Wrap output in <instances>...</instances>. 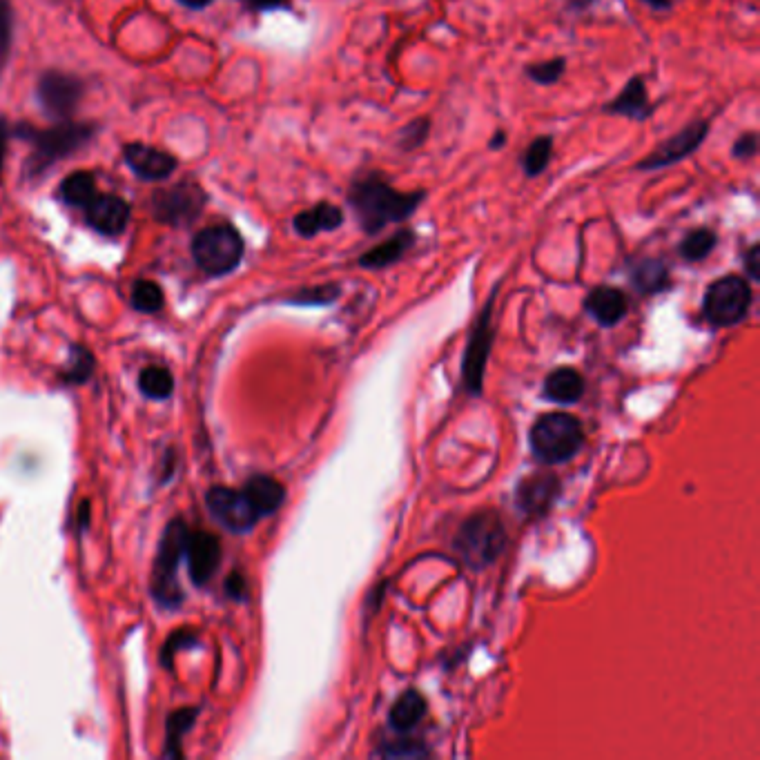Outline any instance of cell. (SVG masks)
<instances>
[{
	"instance_id": "9",
	"label": "cell",
	"mask_w": 760,
	"mask_h": 760,
	"mask_svg": "<svg viewBox=\"0 0 760 760\" xmlns=\"http://www.w3.org/2000/svg\"><path fill=\"white\" fill-rule=\"evenodd\" d=\"M83 81L65 72H45L38 81V101L47 116L67 121L83 99Z\"/></svg>"
},
{
	"instance_id": "20",
	"label": "cell",
	"mask_w": 760,
	"mask_h": 760,
	"mask_svg": "<svg viewBox=\"0 0 760 760\" xmlns=\"http://www.w3.org/2000/svg\"><path fill=\"white\" fill-rule=\"evenodd\" d=\"M243 493L248 495L250 504L255 506V511L259 513V518L263 515L275 513L281 504L286 500V491L277 480H272L268 475H257L243 486Z\"/></svg>"
},
{
	"instance_id": "16",
	"label": "cell",
	"mask_w": 760,
	"mask_h": 760,
	"mask_svg": "<svg viewBox=\"0 0 760 760\" xmlns=\"http://www.w3.org/2000/svg\"><path fill=\"white\" fill-rule=\"evenodd\" d=\"M604 112L613 116H625V119L631 121H647L651 112H654V105L649 101L645 79H642V76H633V79L622 87V92L616 99L607 103Z\"/></svg>"
},
{
	"instance_id": "35",
	"label": "cell",
	"mask_w": 760,
	"mask_h": 760,
	"mask_svg": "<svg viewBox=\"0 0 760 760\" xmlns=\"http://www.w3.org/2000/svg\"><path fill=\"white\" fill-rule=\"evenodd\" d=\"M732 154H734V159H738V161L754 159L756 154H758V134L756 132H743V134H740L738 139L734 141Z\"/></svg>"
},
{
	"instance_id": "32",
	"label": "cell",
	"mask_w": 760,
	"mask_h": 760,
	"mask_svg": "<svg viewBox=\"0 0 760 760\" xmlns=\"http://www.w3.org/2000/svg\"><path fill=\"white\" fill-rule=\"evenodd\" d=\"M197 709H181L177 714H172L168 720V756H181V738L192 727L194 718H197Z\"/></svg>"
},
{
	"instance_id": "27",
	"label": "cell",
	"mask_w": 760,
	"mask_h": 760,
	"mask_svg": "<svg viewBox=\"0 0 760 760\" xmlns=\"http://www.w3.org/2000/svg\"><path fill=\"white\" fill-rule=\"evenodd\" d=\"M716 243H718V237H716L714 230L698 228V230H691L689 235L680 241L678 252L685 261L696 263V261L707 259L711 252H714Z\"/></svg>"
},
{
	"instance_id": "8",
	"label": "cell",
	"mask_w": 760,
	"mask_h": 760,
	"mask_svg": "<svg viewBox=\"0 0 760 760\" xmlns=\"http://www.w3.org/2000/svg\"><path fill=\"white\" fill-rule=\"evenodd\" d=\"M206 206V192L201 185L185 181L172 188L154 192L152 212L154 217L170 226H185L199 217V212Z\"/></svg>"
},
{
	"instance_id": "41",
	"label": "cell",
	"mask_w": 760,
	"mask_h": 760,
	"mask_svg": "<svg viewBox=\"0 0 760 760\" xmlns=\"http://www.w3.org/2000/svg\"><path fill=\"white\" fill-rule=\"evenodd\" d=\"M179 3L190 9H203V7H208L212 0H179Z\"/></svg>"
},
{
	"instance_id": "34",
	"label": "cell",
	"mask_w": 760,
	"mask_h": 760,
	"mask_svg": "<svg viewBox=\"0 0 760 760\" xmlns=\"http://www.w3.org/2000/svg\"><path fill=\"white\" fill-rule=\"evenodd\" d=\"M339 295L337 286H319V288H310L299 292V295L292 299L295 304H328Z\"/></svg>"
},
{
	"instance_id": "28",
	"label": "cell",
	"mask_w": 760,
	"mask_h": 760,
	"mask_svg": "<svg viewBox=\"0 0 760 760\" xmlns=\"http://www.w3.org/2000/svg\"><path fill=\"white\" fill-rule=\"evenodd\" d=\"M139 386L150 399H168L174 391V377L165 366H150L139 375Z\"/></svg>"
},
{
	"instance_id": "42",
	"label": "cell",
	"mask_w": 760,
	"mask_h": 760,
	"mask_svg": "<svg viewBox=\"0 0 760 760\" xmlns=\"http://www.w3.org/2000/svg\"><path fill=\"white\" fill-rule=\"evenodd\" d=\"M642 3L654 9H669L671 5H674V0H642Z\"/></svg>"
},
{
	"instance_id": "14",
	"label": "cell",
	"mask_w": 760,
	"mask_h": 760,
	"mask_svg": "<svg viewBox=\"0 0 760 760\" xmlns=\"http://www.w3.org/2000/svg\"><path fill=\"white\" fill-rule=\"evenodd\" d=\"M87 223L101 235L107 237H119L121 232L128 228L130 221V203H125L116 194H96L90 206L85 210Z\"/></svg>"
},
{
	"instance_id": "31",
	"label": "cell",
	"mask_w": 760,
	"mask_h": 760,
	"mask_svg": "<svg viewBox=\"0 0 760 760\" xmlns=\"http://www.w3.org/2000/svg\"><path fill=\"white\" fill-rule=\"evenodd\" d=\"M564 70H567V61H564V58H549V61L526 65L524 72L533 83L555 85L564 76Z\"/></svg>"
},
{
	"instance_id": "36",
	"label": "cell",
	"mask_w": 760,
	"mask_h": 760,
	"mask_svg": "<svg viewBox=\"0 0 760 760\" xmlns=\"http://www.w3.org/2000/svg\"><path fill=\"white\" fill-rule=\"evenodd\" d=\"M72 379L74 382H83V379L92 373V357L85 353L83 348H76L72 353Z\"/></svg>"
},
{
	"instance_id": "30",
	"label": "cell",
	"mask_w": 760,
	"mask_h": 760,
	"mask_svg": "<svg viewBox=\"0 0 760 760\" xmlns=\"http://www.w3.org/2000/svg\"><path fill=\"white\" fill-rule=\"evenodd\" d=\"M428 134H431V119H428V116H420V119L406 123L404 128L399 130L397 145L404 152H413L417 148H422L428 139Z\"/></svg>"
},
{
	"instance_id": "11",
	"label": "cell",
	"mask_w": 760,
	"mask_h": 760,
	"mask_svg": "<svg viewBox=\"0 0 760 760\" xmlns=\"http://www.w3.org/2000/svg\"><path fill=\"white\" fill-rule=\"evenodd\" d=\"M707 134H709V121H694L685 125L678 134H674L667 141H662L654 152L647 154V157L638 163V170L642 172L662 170V168H669V165L685 161L700 148V145H703Z\"/></svg>"
},
{
	"instance_id": "22",
	"label": "cell",
	"mask_w": 760,
	"mask_h": 760,
	"mask_svg": "<svg viewBox=\"0 0 760 760\" xmlns=\"http://www.w3.org/2000/svg\"><path fill=\"white\" fill-rule=\"evenodd\" d=\"M582 391H584V382L578 370H573V368L553 370V373L547 377V382H544V395H547L551 402L573 404V402H578Z\"/></svg>"
},
{
	"instance_id": "12",
	"label": "cell",
	"mask_w": 760,
	"mask_h": 760,
	"mask_svg": "<svg viewBox=\"0 0 760 760\" xmlns=\"http://www.w3.org/2000/svg\"><path fill=\"white\" fill-rule=\"evenodd\" d=\"M183 558L185 562H188V573L192 582L197 584V587L208 584L221 562V544L217 540V535H212L208 531L188 535Z\"/></svg>"
},
{
	"instance_id": "5",
	"label": "cell",
	"mask_w": 760,
	"mask_h": 760,
	"mask_svg": "<svg viewBox=\"0 0 760 760\" xmlns=\"http://www.w3.org/2000/svg\"><path fill=\"white\" fill-rule=\"evenodd\" d=\"M749 306H752V288L743 277H723L705 292V317L720 328L743 321Z\"/></svg>"
},
{
	"instance_id": "38",
	"label": "cell",
	"mask_w": 760,
	"mask_h": 760,
	"mask_svg": "<svg viewBox=\"0 0 760 760\" xmlns=\"http://www.w3.org/2000/svg\"><path fill=\"white\" fill-rule=\"evenodd\" d=\"M226 587H228V593H230V596L235 598V600L246 598V582H243V578L239 576V573H235V576H230V578H228V584H226Z\"/></svg>"
},
{
	"instance_id": "1",
	"label": "cell",
	"mask_w": 760,
	"mask_h": 760,
	"mask_svg": "<svg viewBox=\"0 0 760 760\" xmlns=\"http://www.w3.org/2000/svg\"><path fill=\"white\" fill-rule=\"evenodd\" d=\"M426 199L424 190L402 192L379 174L355 179L348 190V206L366 235H377L391 223H404Z\"/></svg>"
},
{
	"instance_id": "13",
	"label": "cell",
	"mask_w": 760,
	"mask_h": 760,
	"mask_svg": "<svg viewBox=\"0 0 760 760\" xmlns=\"http://www.w3.org/2000/svg\"><path fill=\"white\" fill-rule=\"evenodd\" d=\"M123 157L136 177L145 181H165L168 177H172L179 165V161L174 159L170 152L152 148V145H143V143L125 145Z\"/></svg>"
},
{
	"instance_id": "21",
	"label": "cell",
	"mask_w": 760,
	"mask_h": 760,
	"mask_svg": "<svg viewBox=\"0 0 760 760\" xmlns=\"http://www.w3.org/2000/svg\"><path fill=\"white\" fill-rule=\"evenodd\" d=\"M491 308H493V299L486 304L484 313L477 321L475 335H473V344L469 348V359H466V379H469L471 388H480V377H482V368H484V357H486V348H489V321H491Z\"/></svg>"
},
{
	"instance_id": "26",
	"label": "cell",
	"mask_w": 760,
	"mask_h": 760,
	"mask_svg": "<svg viewBox=\"0 0 760 760\" xmlns=\"http://www.w3.org/2000/svg\"><path fill=\"white\" fill-rule=\"evenodd\" d=\"M551 157H553V136L542 134L526 145V150L522 152V157H520L522 172L531 179L540 177V174L549 168Z\"/></svg>"
},
{
	"instance_id": "2",
	"label": "cell",
	"mask_w": 760,
	"mask_h": 760,
	"mask_svg": "<svg viewBox=\"0 0 760 760\" xmlns=\"http://www.w3.org/2000/svg\"><path fill=\"white\" fill-rule=\"evenodd\" d=\"M94 134L96 125L72 121H61L54 125V128L47 130L29 128V125H21V128L16 130V136L25 139L34 150L32 157L27 161L29 177H38V174H43L52 163L83 150L85 145L92 141Z\"/></svg>"
},
{
	"instance_id": "3",
	"label": "cell",
	"mask_w": 760,
	"mask_h": 760,
	"mask_svg": "<svg viewBox=\"0 0 760 760\" xmlns=\"http://www.w3.org/2000/svg\"><path fill=\"white\" fill-rule=\"evenodd\" d=\"M584 440L582 426L573 415L549 413L542 415L531 428V448L538 460L560 464L571 460L580 451Z\"/></svg>"
},
{
	"instance_id": "17",
	"label": "cell",
	"mask_w": 760,
	"mask_h": 760,
	"mask_svg": "<svg viewBox=\"0 0 760 760\" xmlns=\"http://www.w3.org/2000/svg\"><path fill=\"white\" fill-rule=\"evenodd\" d=\"M344 221H346L344 210L335 206V203L321 201L317 203V206L299 212L295 221H292V226H295L297 235L310 239V237H317L319 232H333L341 228L344 226Z\"/></svg>"
},
{
	"instance_id": "40",
	"label": "cell",
	"mask_w": 760,
	"mask_h": 760,
	"mask_svg": "<svg viewBox=\"0 0 760 760\" xmlns=\"http://www.w3.org/2000/svg\"><path fill=\"white\" fill-rule=\"evenodd\" d=\"M5 154H7V136H5V123L3 119H0V174H3Z\"/></svg>"
},
{
	"instance_id": "15",
	"label": "cell",
	"mask_w": 760,
	"mask_h": 760,
	"mask_svg": "<svg viewBox=\"0 0 760 760\" xmlns=\"http://www.w3.org/2000/svg\"><path fill=\"white\" fill-rule=\"evenodd\" d=\"M560 482L549 473H538L524 480L518 489V504L526 515H544L558 500Z\"/></svg>"
},
{
	"instance_id": "19",
	"label": "cell",
	"mask_w": 760,
	"mask_h": 760,
	"mask_svg": "<svg viewBox=\"0 0 760 760\" xmlns=\"http://www.w3.org/2000/svg\"><path fill=\"white\" fill-rule=\"evenodd\" d=\"M415 246V232L413 230H399L391 239L379 243L373 250H368L366 255L359 257V266L368 270H379L386 266H393L402 259L408 250Z\"/></svg>"
},
{
	"instance_id": "4",
	"label": "cell",
	"mask_w": 760,
	"mask_h": 760,
	"mask_svg": "<svg viewBox=\"0 0 760 760\" xmlns=\"http://www.w3.org/2000/svg\"><path fill=\"white\" fill-rule=\"evenodd\" d=\"M243 239L230 223L203 228L192 241V257L210 277H221L235 270L243 259Z\"/></svg>"
},
{
	"instance_id": "10",
	"label": "cell",
	"mask_w": 760,
	"mask_h": 760,
	"mask_svg": "<svg viewBox=\"0 0 760 760\" xmlns=\"http://www.w3.org/2000/svg\"><path fill=\"white\" fill-rule=\"evenodd\" d=\"M206 504L212 518L232 533H246L261 520L246 493L226 489V486L210 489L206 495Z\"/></svg>"
},
{
	"instance_id": "39",
	"label": "cell",
	"mask_w": 760,
	"mask_h": 760,
	"mask_svg": "<svg viewBox=\"0 0 760 760\" xmlns=\"http://www.w3.org/2000/svg\"><path fill=\"white\" fill-rule=\"evenodd\" d=\"M243 3H248L250 7H255V9H261V12H270V9L286 7L290 0H243Z\"/></svg>"
},
{
	"instance_id": "23",
	"label": "cell",
	"mask_w": 760,
	"mask_h": 760,
	"mask_svg": "<svg viewBox=\"0 0 760 760\" xmlns=\"http://www.w3.org/2000/svg\"><path fill=\"white\" fill-rule=\"evenodd\" d=\"M96 194H99V188H96L94 174L85 170L65 177V181L61 183V190H58V197H61L63 203L74 208H81V210L90 206Z\"/></svg>"
},
{
	"instance_id": "29",
	"label": "cell",
	"mask_w": 760,
	"mask_h": 760,
	"mask_svg": "<svg viewBox=\"0 0 760 760\" xmlns=\"http://www.w3.org/2000/svg\"><path fill=\"white\" fill-rule=\"evenodd\" d=\"M132 306L141 313H159L163 306V292L154 281H136L132 288Z\"/></svg>"
},
{
	"instance_id": "33",
	"label": "cell",
	"mask_w": 760,
	"mask_h": 760,
	"mask_svg": "<svg viewBox=\"0 0 760 760\" xmlns=\"http://www.w3.org/2000/svg\"><path fill=\"white\" fill-rule=\"evenodd\" d=\"M14 36V12L12 0H0V72L7 67L9 52H12Z\"/></svg>"
},
{
	"instance_id": "18",
	"label": "cell",
	"mask_w": 760,
	"mask_h": 760,
	"mask_svg": "<svg viewBox=\"0 0 760 760\" xmlns=\"http://www.w3.org/2000/svg\"><path fill=\"white\" fill-rule=\"evenodd\" d=\"M584 308H587V313L596 319L600 326H616L618 321L627 315L629 304L622 290L600 286L589 292Z\"/></svg>"
},
{
	"instance_id": "7",
	"label": "cell",
	"mask_w": 760,
	"mask_h": 760,
	"mask_svg": "<svg viewBox=\"0 0 760 760\" xmlns=\"http://www.w3.org/2000/svg\"><path fill=\"white\" fill-rule=\"evenodd\" d=\"M504 529L493 513H480L462 526L457 549L471 567H486L504 547Z\"/></svg>"
},
{
	"instance_id": "43",
	"label": "cell",
	"mask_w": 760,
	"mask_h": 760,
	"mask_svg": "<svg viewBox=\"0 0 760 760\" xmlns=\"http://www.w3.org/2000/svg\"><path fill=\"white\" fill-rule=\"evenodd\" d=\"M504 143H506V132H502V130H500V132H498V134H495V136H493V139H491V145H489V148H491V150H500Z\"/></svg>"
},
{
	"instance_id": "25",
	"label": "cell",
	"mask_w": 760,
	"mask_h": 760,
	"mask_svg": "<svg viewBox=\"0 0 760 760\" xmlns=\"http://www.w3.org/2000/svg\"><path fill=\"white\" fill-rule=\"evenodd\" d=\"M424 714H426L424 698L411 689L393 705L388 720H391V725L393 729H397V732H408V729H413L417 723H420V718Z\"/></svg>"
},
{
	"instance_id": "24",
	"label": "cell",
	"mask_w": 760,
	"mask_h": 760,
	"mask_svg": "<svg viewBox=\"0 0 760 760\" xmlns=\"http://www.w3.org/2000/svg\"><path fill=\"white\" fill-rule=\"evenodd\" d=\"M631 281L640 292L651 295L669 284V270L660 259H642L631 268Z\"/></svg>"
},
{
	"instance_id": "37",
	"label": "cell",
	"mask_w": 760,
	"mask_h": 760,
	"mask_svg": "<svg viewBox=\"0 0 760 760\" xmlns=\"http://www.w3.org/2000/svg\"><path fill=\"white\" fill-rule=\"evenodd\" d=\"M758 259H760V248L758 246H752L747 250L745 255V266H747V272L752 279H758L760 277V266H758Z\"/></svg>"
},
{
	"instance_id": "6",
	"label": "cell",
	"mask_w": 760,
	"mask_h": 760,
	"mask_svg": "<svg viewBox=\"0 0 760 760\" xmlns=\"http://www.w3.org/2000/svg\"><path fill=\"white\" fill-rule=\"evenodd\" d=\"M188 529L181 520H174L163 531L161 547L157 555V569H154V589L165 607H174L181 602V589L177 584V571L188 542Z\"/></svg>"
}]
</instances>
